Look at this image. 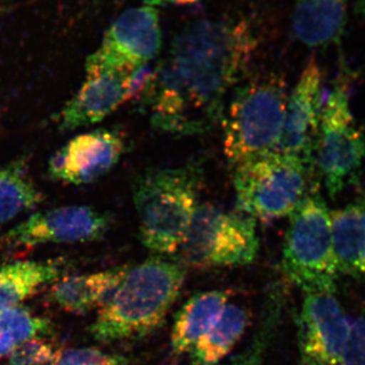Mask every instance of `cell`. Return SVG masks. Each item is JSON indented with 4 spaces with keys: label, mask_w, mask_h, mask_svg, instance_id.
<instances>
[{
    "label": "cell",
    "mask_w": 365,
    "mask_h": 365,
    "mask_svg": "<svg viewBox=\"0 0 365 365\" xmlns=\"http://www.w3.org/2000/svg\"><path fill=\"white\" fill-rule=\"evenodd\" d=\"M185 278L181 264L160 257L127 267L116 289L101 307L91 335L110 343L155 332L177 302Z\"/></svg>",
    "instance_id": "obj_2"
},
{
    "label": "cell",
    "mask_w": 365,
    "mask_h": 365,
    "mask_svg": "<svg viewBox=\"0 0 365 365\" xmlns=\"http://www.w3.org/2000/svg\"><path fill=\"white\" fill-rule=\"evenodd\" d=\"M42 194L29 176L23 163L0 168V227L16 216L37 207Z\"/></svg>",
    "instance_id": "obj_21"
},
{
    "label": "cell",
    "mask_w": 365,
    "mask_h": 365,
    "mask_svg": "<svg viewBox=\"0 0 365 365\" xmlns=\"http://www.w3.org/2000/svg\"><path fill=\"white\" fill-rule=\"evenodd\" d=\"M61 272L52 262H18L0 267V312L18 306Z\"/></svg>",
    "instance_id": "obj_20"
},
{
    "label": "cell",
    "mask_w": 365,
    "mask_h": 365,
    "mask_svg": "<svg viewBox=\"0 0 365 365\" xmlns=\"http://www.w3.org/2000/svg\"><path fill=\"white\" fill-rule=\"evenodd\" d=\"M256 47V36L244 20L207 19L182 29L143 97L153 127L193 135L222 122L227 93Z\"/></svg>",
    "instance_id": "obj_1"
},
{
    "label": "cell",
    "mask_w": 365,
    "mask_h": 365,
    "mask_svg": "<svg viewBox=\"0 0 365 365\" xmlns=\"http://www.w3.org/2000/svg\"><path fill=\"white\" fill-rule=\"evenodd\" d=\"M355 14L359 16L365 18V0H357L356 6H355Z\"/></svg>",
    "instance_id": "obj_28"
},
{
    "label": "cell",
    "mask_w": 365,
    "mask_h": 365,
    "mask_svg": "<svg viewBox=\"0 0 365 365\" xmlns=\"http://www.w3.org/2000/svg\"><path fill=\"white\" fill-rule=\"evenodd\" d=\"M48 319L34 314L24 307H14L0 312V360L16 346L51 331Z\"/></svg>",
    "instance_id": "obj_22"
},
{
    "label": "cell",
    "mask_w": 365,
    "mask_h": 365,
    "mask_svg": "<svg viewBox=\"0 0 365 365\" xmlns=\"http://www.w3.org/2000/svg\"><path fill=\"white\" fill-rule=\"evenodd\" d=\"M202 170L195 165L148 170L133 185L139 237L145 248L178 253L199 206Z\"/></svg>",
    "instance_id": "obj_3"
},
{
    "label": "cell",
    "mask_w": 365,
    "mask_h": 365,
    "mask_svg": "<svg viewBox=\"0 0 365 365\" xmlns=\"http://www.w3.org/2000/svg\"><path fill=\"white\" fill-rule=\"evenodd\" d=\"M331 223L339 273L365 281V194L331 210Z\"/></svg>",
    "instance_id": "obj_16"
},
{
    "label": "cell",
    "mask_w": 365,
    "mask_h": 365,
    "mask_svg": "<svg viewBox=\"0 0 365 365\" xmlns=\"http://www.w3.org/2000/svg\"><path fill=\"white\" fill-rule=\"evenodd\" d=\"M250 314L239 304H227L220 318L190 352L194 365H218L246 333Z\"/></svg>",
    "instance_id": "obj_19"
},
{
    "label": "cell",
    "mask_w": 365,
    "mask_h": 365,
    "mask_svg": "<svg viewBox=\"0 0 365 365\" xmlns=\"http://www.w3.org/2000/svg\"><path fill=\"white\" fill-rule=\"evenodd\" d=\"M86 78L67 103L60 116L66 130L102 121L126 103L127 81L131 73L86 64Z\"/></svg>",
    "instance_id": "obj_14"
},
{
    "label": "cell",
    "mask_w": 365,
    "mask_h": 365,
    "mask_svg": "<svg viewBox=\"0 0 365 365\" xmlns=\"http://www.w3.org/2000/svg\"><path fill=\"white\" fill-rule=\"evenodd\" d=\"M199 0H148V4L151 6L155 4H176V6H185V4H195Z\"/></svg>",
    "instance_id": "obj_26"
},
{
    "label": "cell",
    "mask_w": 365,
    "mask_h": 365,
    "mask_svg": "<svg viewBox=\"0 0 365 365\" xmlns=\"http://www.w3.org/2000/svg\"><path fill=\"white\" fill-rule=\"evenodd\" d=\"M314 169L299 158L273 151L235 167L237 209L254 220L289 216L312 189Z\"/></svg>",
    "instance_id": "obj_7"
},
{
    "label": "cell",
    "mask_w": 365,
    "mask_h": 365,
    "mask_svg": "<svg viewBox=\"0 0 365 365\" xmlns=\"http://www.w3.org/2000/svg\"><path fill=\"white\" fill-rule=\"evenodd\" d=\"M339 365H365V309L352 321L349 339Z\"/></svg>",
    "instance_id": "obj_25"
},
{
    "label": "cell",
    "mask_w": 365,
    "mask_h": 365,
    "mask_svg": "<svg viewBox=\"0 0 365 365\" xmlns=\"http://www.w3.org/2000/svg\"><path fill=\"white\" fill-rule=\"evenodd\" d=\"M110 220L90 206H63L35 213L7 234L16 246L73 244L97 241L109 228Z\"/></svg>",
    "instance_id": "obj_12"
},
{
    "label": "cell",
    "mask_w": 365,
    "mask_h": 365,
    "mask_svg": "<svg viewBox=\"0 0 365 365\" xmlns=\"http://www.w3.org/2000/svg\"><path fill=\"white\" fill-rule=\"evenodd\" d=\"M127 267H119L81 276H66L49 292V299L72 314L88 313L101 307L111 297L123 278Z\"/></svg>",
    "instance_id": "obj_17"
},
{
    "label": "cell",
    "mask_w": 365,
    "mask_h": 365,
    "mask_svg": "<svg viewBox=\"0 0 365 365\" xmlns=\"http://www.w3.org/2000/svg\"><path fill=\"white\" fill-rule=\"evenodd\" d=\"M352 319L335 292H307L297 319L300 365H339Z\"/></svg>",
    "instance_id": "obj_10"
},
{
    "label": "cell",
    "mask_w": 365,
    "mask_h": 365,
    "mask_svg": "<svg viewBox=\"0 0 365 365\" xmlns=\"http://www.w3.org/2000/svg\"><path fill=\"white\" fill-rule=\"evenodd\" d=\"M124 148L123 138L114 131L81 134L53 155L49 162L50 176L69 184H90L115 167Z\"/></svg>",
    "instance_id": "obj_13"
},
{
    "label": "cell",
    "mask_w": 365,
    "mask_h": 365,
    "mask_svg": "<svg viewBox=\"0 0 365 365\" xmlns=\"http://www.w3.org/2000/svg\"><path fill=\"white\" fill-rule=\"evenodd\" d=\"M227 290H209L192 297L178 312L170 335L176 355L186 354L208 332L228 304Z\"/></svg>",
    "instance_id": "obj_18"
},
{
    "label": "cell",
    "mask_w": 365,
    "mask_h": 365,
    "mask_svg": "<svg viewBox=\"0 0 365 365\" xmlns=\"http://www.w3.org/2000/svg\"><path fill=\"white\" fill-rule=\"evenodd\" d=\"M90 365H126V362H125V360L122 359V357L113 356V355H109V356H108L107 359L104 360V361Z\"/></svg>",
    "instance_id": "obj_27"
},
{
    "label": "cell",
    "mask_w": 365,
    "mask_h": 365,
    "mask_svg": "<svg viewBox=\"0 0 365 365\" xmlns=\"http://www.w3.org/2000/svg\"><path fill=\"white\" fill-rule=\"evenodd\" d=\"M284 300L282 290L279 287L273 288L269 292L264 306L263 318L253 340L244 352L237 355L232 361L222 365H263L269 346L272 343L279 325Z\"/></svg>",
    "instance_id": "obj_23"
},
{
    "label": "cell",
    "mask_w": 365,
    "mask_h": 365,
    "mask_svg": "<svg viewBox=\"0 0 365 365\" xmlns=\"http://www.w3.org/2000/svg\"><path fill=\"white\" fill-rule=\"evenodd\" d=\"M162 48V30L155 6L131 7L108 29L86 64L132 73L148 66Z\"/></svg>",
    "instance_id": "obj_9"
},
{
    "label": "cell",
    "mask_w": 365,
    "mask_h": 365,
    "mask_svg": "<svg viewBox=\"0 0 365 365\" xmlns=\"http://www.w3.org/2000/svg\"><path fill=\"white\" fill-rule=\"evenodd\" d=\"M288 100L287 83L275 74L256 76L237 86L223 116V150L240 165L277 151Z\"/></svg>",
    "instance_id": "obj_4"
},
{
    "label": "cell",
    "mask_w": 365,
    "mask_h": 365,
    "mask_svg": "<svg viewBox=\"0 0 365 365\" xmlns=\"http://www.w3.org/2000/svg\"><path fill=\"white\" fill-rule=\"evenodd\" d=\"M259 252L256 220L199 204L179 253L182 267H237L251 264Z\"/></svg>",
    "instance_id": "obj_8"
},
{
    "label": "cell",
    "mask_w": 365,
    "mask_h": 365,
    "mask_svg": "<svg viewBox=\"0 0 365 365\" xmlns=\"http://www.w3.org/2000/svg\"><path fill=\"white\" fill-rule=\"evenodd\" d=\"M281 266L287 279L304 294L335 292L340 273L331 210L318 189H312L289 215Z\"/></svg>",
    "instance_id": "obj_5"
},
{
    "label": "cell",
    "mask_w": 365,
    "mask_h": 365,
    "mask_svg": "<svg viewBox=\"0 0 365 365\" xmlns=\"http://www.w3.org/2000/svg\"><path fill=\"white\" fill-rule=\"evenodd\" d=\"M349 72L342 66L322 107L314 163L331 199L361 179L365 168V136L349 96Z\"/></svg>",
    "instance_id": "obj_6"
},
{
    "label": "cell",
    "mask_w": 365,
    "mask_h": 365,
    "mask_svg": "<svg viewBox=\"0 0 365 365\" xmlns=\"http://www.w3.org/2000/svg\"><path fill=\"white\" fill-rule=\"evenodd\" d=\"M58 353L47 340L32 338L11 350L4 365H51Z\"/></svg>",
    "instance_id": "obj_24"
},
{
    "label": "cell",
    "mask_w": 365,
    "mask_h": 365,
    "mask_svg": "<svg viewBox=\"0 0 365 365\" xmlns=\"http://www.w3.org/2000/svg\"><path fill=\"white\" fill-rule=\"evenodd\" d=\"M346 0H294V37L309 48L339 43L347 25Z\"/></svg>",
    "instance_id": "obj_15"
},
{
    "label": "cell",
    "mask_w": 365,
    "mask_h": 365,
    "mask_svg": "<svg viewBox=\"0 0 365 365\" xmlns=\"http://www.w3.org/2000/svg\"><path fill=\"white\" fill-rule=\"evenodd\" d=\"M323 72L312 58L288 95L282 136L277 151L316 169L314 150L323 107Z\"/></svg>",
    "instance_id": "obj_11"
}]
</instances>
